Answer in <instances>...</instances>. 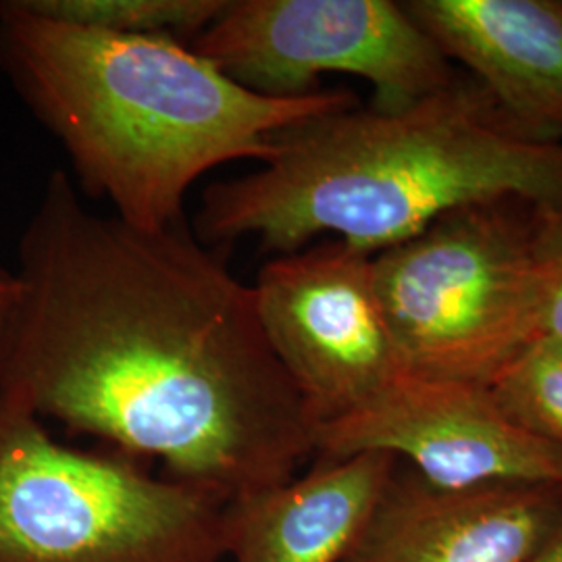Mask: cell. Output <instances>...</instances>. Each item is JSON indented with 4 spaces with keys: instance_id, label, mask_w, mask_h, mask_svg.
Returning <instances> with one entry per match:
<instances>
[{
    "instance_id": "6da1fadb",
    "label": "cell",
    "mask_w": 562,
    "mask_h": 562,
    "mask_svg": "<svg viewBox=\"0 0 562 562\" xmlns=\"http://www.w3.org/2000/svg\"><path fill=\"white\" fill-rule=\"evenodd\" d=\"M0 394L150 457L223 503L296 477L317 423L265 338L255 288L183 220L140 229L53 171L18 246Z\"/></svg>"
},
{
    "instance_id": "7a4b0ae2",
    "label": "cell",
    "mask_w": 562,
    "mask_h": 562,
    "mask_svg": "<svg viewBox=\"0 0 562 562\" xmlns=\"http://www.w3.org/2000/svg\"><path fill=\"white\" fill-rule=\"evenodd\" d=\"M273 142L257 171L202 192L194 225L206 246L257 238L278 257L334 234L375 257L473 202L562 201V140L525 132L462 74L408 109L359 104Z\"/></svg>"
},
{
    "instance_id": "3957f363",
    "label": "cell",
    "mask_w": 562,
    "mask_h": 562,
    "mask_svg": "<svg viewBox=\"0 0 562 562\" xmlns=\"http://www.w3.org/2000/svg\"><path fill=\"white\" fill-rule=\"evenodd\" d=\"M0 69L59 140L74 181L140 229L181 222L204 173L267 161L283 130L361 104L340 88L257 94L186 42L81 27L27 0L0 2Z\"/></svg>"
},
{
    "instance_id": "277c9868",
    "label": "cell",
    "mask_w": 562,
    "mask_h": 562,
    "mask_svg": "<svg viewBox=\"0 0 562 562\" xmlns=\"http://www.w3.org/2000/svg\"><path fill=\"white\" fill-rule=\"evenodd\" d=\"M540 202H473L373 257L404 373L490 385L542 338Z\"/></svg>"
},
{
    "instance_id": "5b68a950",
    "label": "cell",
    "mask_w": 562,
    "mask_h": 562,
    "mask_svg": "<svg viewBox=\"0 0 562 562\" xmlns=\"http://www.w3.org/2000/svg\"><path fill=\"white\" fill-rule=\"evenodd\" d=\"M222 498L57 442L0 394V562H222Z\"/></svg>"
},
{
    "instance_id": "8992f818",
    "label": "cell",
    "mask_w": 562,
    "mask_h": 562,
    "mask_svg": "<svg viewBox=\"0 0 562 562\" xmlns=\"http://www.w3.org/2000/svg\"><path fill=\"white\" fill-rule=\"evenodd\" d=\"M225 76L265 97H302L323 74L369 81L371 109L413 106L461 74L394 0H227L190 42Z\"/></svg>"
},
{
    "instance_id": "52a82bcc",
    "label": "cell",
    "mask_w": 562,
    "mask_h": 562,
    "mask_svg": "<svg viewBox=\"0 0 562 562\" xmlns=\"http://www.w3.org/2000/svg\"><path fill=\"white\" fill-rule=\"evenodd\" d=\"M265 338L319 425L373 401L402 371L373 255L331 240L265 262L255 281Z\"/></svg>"
},
{
    "instance_id": "ba28073f",
    "label": "cell",
    "mask_w": 562,
    "mask_h": 562,
    "mask_svg": "<svg viewBox=\"0 0 562 562\" xmlns=\"http://www.w3.org/2000/svg\"><path fill=\"white\" fill-rule=\"evenodd\" d=\"M315 442V457L329 459L385 452L438 487H562V450L513 422L483 383L401 373L359 411L319 425Z\"/></svg>"
},
{
    "instance_id": "9c48e42d",
    "label": "cell",
    "mask_w": 562,
    "mask_h": 562,
    "mask_svg": "<svg viewBox=\"0 0 562 562\" xmlns=\"http://www.w3.org/2000/svg\"><path fill=\"white\" fill-rule=\"evenodd\" d=\"M562 531V487H438L398 461L341 562H529Z\"/></svg>"
},
{
    "instance_id": "30bf717a",
    "label": "cell",
    "mask_w": 562,
    "mask_h": 562,
    "mask_svg": "<svg viewBox=\"0 0 562 562\" xmlns=\"http://www.w3.org/2000/svg\"><path fill=\"white\" fill-rule=\"evenodd\" d=\"M402 4L510 120L538 138L562 140V0Z\"/></svg>"
},
{
    "instance_id": "8fae6325",
    "label": "cell",
    "mask_w": 562,
    "mask_h": 562,
    "mask_svg": "<svg viewBox=\"0 0 562 562\" xmlns=\"http://www.w3.org/2000/svg\"><path fill=\"white\" fill-rule=\"evenodd\" d=\"M398 461L385 452L317 457L311 471L223 506L232 562H341Z\"/></svg>"
},
{
    "instance_id": "7c38bea8",
    "label": "cell",
    "mask_w": 562,
    "mask_h": 562,
    "mask_svg": "<svg viewBox=\"0 0 562 562\" xmlns=\"http://www.w3.org/2000/svg\"><path fill=\"white\" fill-rule=\"evenodd\" d=\"M53 20L127 36L194 41L227 0H27Z\"/></svg>"
},
{
    "instance_id": "4fadbf2b",
    "label": "cell",
    "mask_w": 562,
    "mask_h": 562,
    "mask_svg": "<svg viewBox=\"0 0 562 562\" xmlns=\"http://www.w3.org/2000/svg\"><path fill=\"white\" fill-rule=\"evenodd\" d=\"M525 431L562 450V344L542 336L487 385Z\"/></svg>"
},
{
    "instance_id": "5bb4252c",
    "label": "cell",
    "mask_w": 562,
    "mask_h": 562,
    "mask_svg": "<svg viewBox=\"0 0 562 562\" xmlns=\"http://www.w3.org/2000/svg\"><path fill=\"white\" fill-rule=\"evenodd\" d=\"M538 255L542 276V336L562 344V201L540 204Z\"/></svg>"
},
{
    "instance_id": "9a60e30c",
    "label": "cell",
    "mask_w": 562,
    "mask_h": 562,
    "mask_svg": "<svg viewBox=\"0 0 562 562\" xmlns=\"http://www.w3.org/2000/svg\"><path fill=\"white\" fill-rule=\"evenodd\" d=\"M18 304H20V280L15 271L0 267V369L7 355Z\"/></svg>"
},
{
    "instance_id": "2e32d148",
    "label": "cell",
    "mask_w": 562,
    "mask_h": 562,
    "mask_svg": "<svg viewBox=\"0 0 562 562\" xmlns=\"http://www.w3.org/2000/svg\"><path fill=\"white\" fill-rule=\"evenodd\" d=\"M529 562H562V531L546 543Z\"/></svg>"
}]
</instances>
